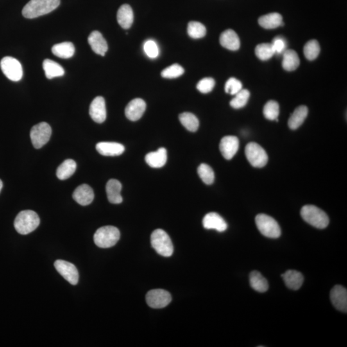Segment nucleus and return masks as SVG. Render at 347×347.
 Listing matches in <instances>:
<instances>
[{
  "label": "nucleus",
  "mask_w": 347,
  "mask_h": 347,
  "mask_svg": "<svg viewBox=\"0 0 347 347\" xmlns=\"http://www.w3.org/2000/svg\"><path fill=\"white\" fill-rule=\"evenodd\" d=\"M52 135V129L47 122L33 126L31 131V139L36 149H40L49 141Z\"/></svg>",
  "instance_id": "nucleus-8"
},
{
  "label": "nucleus",
  "mask_w": 347,
  "mask_h": 347,
  "mask_svg": "<svg viewBox=\"0 0 347 347\" xmlns=\"http://www.w3.org/2000/svg\"><path fill=\"white\" fill-rule=\"evenodd\" d=\"M3 73L11 81L18 82L22 79L23 68L21 63L12 57H6L0 62Z\"/></svg>",
  "instance_id": "nucleus-9"
},
{
  "label": "nucleus",
  "mask_w": 347,
  "mask_h": 347,
  "mask_svg": "<svg viewBox=\"0 0 347 347\" xmlns=\"http://www.w3.org/2000/svg\"><path fill=\"white\" fill-rule=\"evenodd\" d=\"M77 164L74 160L68 159L61 163L58 168L56 175L61 180H67L74 174L76 171Z\"/></svg>",
  "instance_id": "nucleus-30"
},
{
  "label": "nucleus",
  "mask_w": 347,
  "mask_h": 347,
  "mask_svg": "<svg viewBox=\"0 0 347 347\" xmlns=\"http://www.w3.org/2000/svg\"><path fill=\"white\" fill-rule=\"evenodd\" d=\"M220 44L225 49L231 51L239 49L240 42L237 33L231 29L223 32L220 36Z\"/></svg>",
  "instance_id": "nucleus-20"
},
{
  "label": "nucleus",
  "mask_w": 347,
  "mask_h": 347,
  "mask_svg": "<svg viewBox=\"0 0 347 347\" xmlns=\"http://www.w3.org/2000/svg\"><path fill=\"white\" fill-rule=\"evenodd\" d=\"M302 219L314 227L324 229L327 227L329 219L325 212L314 205H305L301 208Z\"/></svg>",
  "instance_id": "nucleus-3"
},
{
  "label": "nucleus",
  "mask_w": 347,
  "mask_h": 347,
  "mask_svg": "<svg viewBox=\"0 0 347 347\" xmlns=\"http://www.w3.org/2000/svg\"><path fill=\"white\" fill-rule=\"evenodd\" d=\"M320 52V47L316 40H310L305 45L303 48V54L307 60L313 61L316 60Z\"/></svg>",
  "instance_id": "nucleus-33"
},
{
  "label": "nucleus",
  "mask_w": 347,
  "mask_h": 347,
  "mask_svg": "<svg viewBox=\"0 0 347 347\" xmlns=\"http://www.w3.org/2000/svg\"><path fill=\"white\" fill-rule=\"evenodd\" d=\"M120 233L119 229L113 226H103L98 229L94 234L95 244L101 248L114 246L119 241Z\"/></svg>",
  "instance_id": "nucleus-4"
},
{
  "label": "nucleus",
  "mask_w": 347,
  "mask_h": 347,
  "mask_svg": "<svg viewBox=\"0 0 347 347\" xmlns=\"http://www.w3.org/2000/svg\"><path fill=\"white\" fill-rule=\"evenodd\" d=\"M271 45L274 50V55L275 54L280 55V54H283L286 50V42H285L284 39L280 37V36L274 38L273 41H272Z\"/></svg>",
  "instance_id": "nucleus-43"
},
{
  "label": "nucleus",
  "mask_w": 347,
  "mask_h": 347,
  "mask_svg": "<svg viewBox=\"0 0 347 347\" xmlns=\"http://www.w3.org/2000/svg\"><path fill=\"white\" fill-rule=\"evenodd\" d=\"M279 105L278 103L274 101H269L265 104L263 113L266 119L269 120H274L278 119L279 115Z\"/></svg>",
  "instance_id": "nucleus-38"
},
{
  "label": "nucleus",
  "mask_w": 347,
  "mask_h": 347,
  "mask_svg": "<svg viewBox=\"0 0 347 347\" xmlns=\"http://www.w3.org/2000/svg\"><path fill=\"white\" fill-rule=\"evenodd\" d=\"M90 115L97 123H103L106 119V108L105 100L103 97L99 96L94 99L90 107Z\"/></svg>",
  "instance_id": "nucleus-14"
},
{
  "label": "nucleus",
  "mask_w": 347,
  "mask_h": 347,
  "mask_svg": "<svg viewBox=\"0 0 347 347\" xmlns=\"http://www.w3.org/2000/svg\"><path fill=\"white\" fill-rule=\"evenodd\" d=\"M239 147V139L234 136H226L220 142V151L226 160H231L237 153Z\"/></svg>",
  "instance_id": "nucleus-12"
},
{
  "label": "nucleus",
  "mask_w": 347,
  "mask_h": 347,
  "mask_svg": "<svg viewBox=\"0 0 347 347\" xmlns=\"http://www.w3.org/2000/svg\"><path fill=\"white\" fill-rule=\"evenodd\" d=\"M75 47L71 42L58 43L54 45L52 49V53L61 59H70L75 54Z\"/></svg>",
  "instance_id": "nucleus-29"
},
{
  "label": "nucleus",
  "mask_w": 347,
  "mask_h": 347,
  "mask_svg": "<svg viewBox=\"0 0 347 347\" xmlns=\"http://www.w3.org/2000/svg\"><path fill=\"white\" fill-rule=\"evenodd\" d=\"M300 65V59L293 50H285L283 53L282 67L288 72L294 71Z\"/></svg>",
  "instance_id": "nucleus-27"
},
{
  "label": "nucleus",
  "mask_w": 347,
  "mask_h": 347,
  "mask_svg": "<svg viewBox=\"0 0 347 347\" xmlns=\"http://www.w3.org/2000/svg\"><path fill=\"white\" fill-rule=\"evenodd\" d=\"M60 5V0H31L23 9L22 15L25 18L33 19L52 12Z\"/></svg>",
  "instance_id": "nucleus-1"
},
{
  "label": "nucleus",
  "mask_w": 347,
  "mask_h": 347,
  "mask_svg": "<svg viewBox=\"0 0 347 347\" xmlns=\"http://www.w3.org/2000/svg\"><path fill=\"white\" fill-rule=\"evenodd\" d=\"M57 271L63 278L72 285H76L79 282L78 270L72 263L63 260H58L54 262Z\"/></svg>",
  "instance_id": "nucleus-11"
},
{
  "label": "nucleus",
  "mask_w": 347,
  "mask_h": 347,
  "mask_svg": "<svg viewBox=\"0 0 347 347\" xmlns=\"http://www.w3.org/2000/svg\"><path fill=\"white\" fill-rule=\"evenodd\" d=\"M152 246L159 255L163 257H171L173 253L174 247L169 235L164 230L157 229L152 233Z\"/></svg>",
  "instance_id": "nucleus-5"
},
{
  "label": "nucleus",
  "mask_w": 347,
  "mask_h": 347,
  "mask_svg": "<svg viewBox=\"0 0 347 347\" xmlns=\"http://www.w3.org/2000/svg\"><path fill=\"white\" fill-rule=\"evenodd\" d=\"M144 52L150 58H156L159 55V49L157 44L153 40L147 41L144 45Z\"/></svg>",
  "instance_id": "nucleus-42"
},
{
  "label": "nucleus",
  "mask_w": 347,
  "mask_h": 347,
  "mask_svg": "<svg viewBox=\"0 0 347 347\" xmlns=\"http://www.w3.org/2000/svg\"><path fill=\"white\" fill-rule=\"evenodd\" d=\"M330 300L332 305L340 311L347 312V291L346 288L337 285L330 291Z\"/></svg>",
  "instance_id": "nucleus-13"
},
{
  "label": "nucleus",
  "mask_w": 347,
  "mask_h": 347,
  "mask_svg": "<svg viewBox=\"0 0 347 347\" xmlns=\"http://www.w3.org/2000/svg\"><path fill=\"white\" fill-rule=\"evenodd\" d=\"M282 277L286 286L294 291L300 289L304 280L302 274L295 270H288L282 274Z\"/></svg>",
  "instance_id": "nucleus-23"
},
{
  "label": "nucleus",
  "mask_w": 347,
  "mask_h": 347,
  "mask_svg": "<svg viewBox=\"0 0 347 347\" xmlns=\"http://www.w3.org/2000/svg\"><path fill=\"white\" fill-rule=\"evenodd\" d=\"M181 124L185 127L188 131L191 132H196L199 126L198 119L191 113H183L179 116Z\"/></svg>",
  "instance_id": "nucleus-32"
},
{
  "label": "nucleus",
  "mask_w": 347,
  "mask_h": 347,
  "mask_svg": "<svg viewBox=\"0 0 347 347\" xmlns=\"http://www.w3.org/2000/svg\"><path fill=\"white\" fill-rule=\"evenodd\" d=\"M117 21L124 29H129L132 26L134 15L132 8L128 4L120 7L117 13Z\"/></svg>",
  "instance_id": "nucleus-24"
},
{
  "label": "nucleus",
  "mask_w": 347,
  "mask_h": 347,
  "mask_svg": "<svg viewBox=\"0 0 347 347\" xmlns=\"http://www.w3.org/2000/svg\"><path fill=\"white\" fill-rule=\"evenodd\" d=\"M258 230L265 237L276 239L281 235V229L273 217L266 214H258L255 217Z\"/></svg>",
  "instance_id": "nucleus-6"
},
{
  "label": "nucleus",
  "mask_w": 347,
  "mask_h": 347,
  "mask_svg": "<svg viewBox=\"0 0 347 347\" xmlns=\"http://www.w3.org/2000/svg\"><path fill=\"white\" fill-rule=\"evenodd\" d=\"M249 283L256 291L265 292L268 290V282L266 279L257 271H252L249 274Z\"/></svg>",
  "instance_id": "nucleus-31"
},
{
  "label": "nucleus",
  "mask_w": 347,
  "mask_h": 347,
  "mask_svg": "<svg viewBox=\"0 0 347 347\" xmlns=\"http://www.w3.org/2000/svg\"><path fill=\"white\" fill-rule=\"evenodd\" d=\"M172 297L169 292L163 289H153L147 292L146 301L152 308H162L171 303Z\"/></svg>",
  "instance_id": "nucleus-10"
},
{
  "label": "nucleus",
  "mask_w": 347,
  "mask_h": 347,
  "mask_svg": "<svg viewBox=\"0 0 347 347\" xmlns=\"http://www.w3.org/2000/svg\"><path fill=\"white\" fill-rule=\"evenodd\" d=\"M2 188H3V182H2V181L0 180V192H1Z\"/></svg>",
  "instance_id": "nucleus-44"
},
{
  "label": "nucleus",
  "mask_w": 347,
  "mask_h": 347,
  "mask_svg": "<svg viewBox=\"0 0 347 347\" xmlns=\"http://www.w3.org/2000/svg\"><path fill=\"white\" fill-rule=\"evenodd\" d=\"M88 43L95 53L105 56L108 50V43L101 33L99 31L92 32L88 37Z\"/></svg>",
  "instance_id": "nucleus-18"
},
{
  "label": "nucleus",
  "mask_w": 347,
  "mask_h": 347,
  "mask_svg": "<svg viewBox=\"0 0 347 347\" xmlns=\"http://www.w3.org/2000/svg\"><path fill=\"white\" fill-rule=\"evenodd\" d=\"M122 184L119 181L112 179L106 184V194L109 201L112 204H120L123 201L121 196Z\"/></svg>",
  "instance_id": "nucleus-21"
},
{
  "label": "nucleus",
  "mask_w": 347,
  "mask_h": 347,
  "mask_svg": "<svg viewBox=\"0 0 347 347\" xmlns=\"http://www.w3.org/2000/svg\"><path fill=\"white\" fill-rule=\"evenodd\" d=\"M242 89L241 82L237 79L233 78V77L228 79L225 84V87H224L226 93L231 95L237 94Z\"/></svg>",
  "instance_id": "nucleus-40"
},
{
  "label": "nucleus",
  "mask_w": 347,
  "mask_h": 347,
  "mask_svg": "<svg viewBox=\"0 0 347 347\" xmlns=\"http://www.w3.org/2000/svg\"><path fill=\"white\" fill-rule=\"evenodd\" d=\"M146 162L152 168H162L165 165L167 160V152L166 149L162 147L158 150L151 152L147 154L145 158Z\"/></svg>",
  "instance_id": "nucleus-22"
},
{
  "label": "nucleus",
  "mask_w": 347,
  "mask_h": 347,
  "mask_svg": "<svg viewBox=\"0 0 347 347\" xmlns=\"http://www.w3.org/2000/svg\"><path fill=\"white\" fill-rule=\"evenodd\" d=\"M215 85V82L214 79L211 78V77H206V78L201 79L197 83L196 87L197 89L202 94H208L214 89Z\"/></svg>",
  "instance_id": "nucleus-41"
},
{
  "label": "nucleus",
  "mask_w": 347,
  "mask_h": 347,
  "mask_svg": "<svg viewBox=\"0 0 347 347\" xmlns=\"http://www.w3.org/2000/svg\"><path fill=\"white\" fill-rule=\"evenodd\" d=\"M204 228L207 230H214L223 232L227 229L228 225L221 215L215 212H210L204 217L203 220Z\"/></svg>",
  "instance_id": "nucleus-16"
},
{
  "label": "nucleus",
  "mask_w": 347,
  "mask_h": 347,
  "mask_svg": "<svg viewBox=\"0 0 347 347\" xmlns=\"http://www.w3.org/2000/svg\"><path fill=\"white\" fill-rule=\"evenodd\" d=\"M73 198L79 205H89L94 199V190L87 184L81 185L75 190Z\"/></svg>",
  "instance_id": "nucleus-17"
},
{
  "label": "nucleus",
  "mask_w": 347,
  "mask_h": 347,
  "mask_svg": "<svg viewBox=\"0 0 347 347\" xmlns=\"http://www.w3.org/2000/svg\"><path fill=\"white\" fill-rule=\"evenodd\" d=\"M255 54L259 60L267 61L274 55L271 43H261L255 48Z\"/></svg>",
  "instance_id": "nucleus-36"
},
{
  "label": "nucleus",
  "mask_w": 347,
  "mask_h": 347,
  "mask_svg": "<svg viewBox=\"0 0 347 347\" xmlns=\"http://www.w3.org/2000/svg\"><path fill=\"white\" fill-rule=\"evenodd\" d=\"M43 67L47 79H52L64 76V69L55 61L47 59L43 61Z\"/></svg>",
  "instance_id": "nucleus-28"
},
{
  "label": "nucleus",
  "mask_w": 347,
  "mask_h": 347,
  "mask_svg": "<svg viewBox=\"0 0 347 347\" xmlns=\"http://www.w3.org/2000/svg\"><path fill=\"white\" fill-rule=\"evenodd\" d=\"M197 173L202 181L206 185H211L215 180L214 172L209 165L202 163L197 169Z\"/></svg>",
  "instance_id": "nucleus-34"
},
{
  "label": "nucleus",
  "mask_w": 347,
  "mask_h": 347,
  "mask_svg": "<svg viewBox=\"0 0 347 347\" xmlns=\"http://www.w3.org/2000/svg\"><path fill=\"white\" fill-rule=\"evenodd\" d=\"M188 35L193 39H201L205 37L206 34V27L201 23L190 22L188 24Z\"/></svg>",
  "instance_id": "nucleus-35"
},
{
  "label": "nucleus",
  "mask_w": 347,
  "mask_h": 347,
  "mask_svg": "<svg viewBox=\"0 0 347 347\" xmlns=\"http://www.w3.org/2000/svg\"><path fill=\"white\" fill-rule=\"evenodd\" d=\"M245 154L247 160L254 167H264L268 161L266 152L257 143H249L245 148Z\"/></svg>",
  "instance_id": "nucleus-7"
},
{
  "label": "nucleus",
  "mask_w": 347,
  "mask_h": 347,
  "mask_svg": "<svg viewBox=\"0 0 347 347\" xmlns=\"http://www.w3.org/2000/svg\"><path fill=\"white\" fill-rule=\"evenodd\" d=\"M230 101V106L233 108L240 109L244 107L248 103L250 93L248 90L242 89Z\"/></svg>",
  "instance_id": "nucleus-37"
},
{
  "label": "nucleus",
  "mask_w": 347,
  "mask_h": 347,
  "mask_svg": "<svg viewBox=\"0 0 347 347\" xmlns=\"http://www.w3.org/2000/svg\"><path fill=\"white\" fill-rule=\"evenodd\" d=\"M185 70L181 66L178 64H174L163 70L161 75L163 78L175 79L182 76Z\"/></svg>",
  "instance_id": "nucleus-39"
},
{
  "label": "nucleus",
  "mask_w": 347,
  "mask_h": 347,
  "mask_svg": "<svg viewBox=\"0 0 347 347\" xmlns=\"http://www.w3.org/2000/svg\"><path fill=\"white\" fill-rule=\"evenodd\" d=\"M40 224V219L37 213L29 210L20 212L14 223L16 230L22 235H27L33 232Z\"/></svg>",
  "instance_id": "nucleus-2"
},
{
  "label": "nucleus",
  "mask_w": 347,
  "mask_h": 347,
  "mask_svg": "<svg viewBox=\"0 0 347 347\" xmlns=\"http://www.w3.org/2000/svg\"><path fill=\"white\" fill-rule=\"evenodd\" d=\"M146 109V104L144 100L133 99L127 105L125 110V114L131 121H137L141 119Z\"/></svg>",
  "instance_id": "nucleus-15"
},
{
  "label": "nucleus",
  "mask_w": 347,
  "mask_h": 347,
  "mask_svg": "<svg viewBox=\"0 0 347 347\" xmlns=\"http://www.w3.org/2000/svg\"><path fill=\"white\" fill-rule=\"evenodd\" d=\"M307 115L308 108L305 106H300L296 108L288 120V126L289 128L292 130H295L300 128L301 124L305 121Z\"/></svg>",
  "instance_id": "nucleus-25"
},
{
  "label": "nucleus",
  "mask_w": 347,
  "mask_h": 347,
  "mask_svg": "<svg viewBox=\"0 0 347 347\" xmlns=\"http://www.w3.org/2000/svg\"><path fill=\"white\" fill-rule=\"evenodd\" d=\"M96 149L101 155L117 156L124 153L125 147L119 143L103 142L97 144Z\"/></svg>",
  "instance_id": "nucleus-19"
},
{
  "label": "nucleus",
  "mask_w": 347,
  "mask_h": 347,
  "mask_svg": "<svg viewBox=\"0 0 347 347\" xmlns=\"http://www.w3.org/2000/svg\"><path fill=\"white\" fill-rule=\"evenodd\" d=\"M260 26L266 29H274L283 26L282 17L280 14L273 13L262 16L258 19Z\"/></svg>",
  "instance_id": "nucleus-26"
}]
</instances>
